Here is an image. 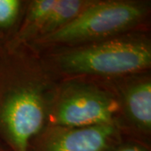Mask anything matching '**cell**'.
<instances>
[{
  "mask_svg": "<svg viewBox=\"0 0 151 151\" xmlns=\"http://www.w3.org/2000/svg\"><path fill=\"white\" fill-rule=\"evenodd\" d=\"M119 151H143L140 148L136 147V146H129V147H125L124 149L120 150Z\"/></svg>",
  "mask_w": 151,
  "mask_h": 151,
  "instance_id": "obj_10",
  "label": "cell"
},
{
  "mask_svg": "<svg viewBox=\"0 0 151 151\" xmlns=\"http://www.w3.org/2000/svg\"><path fill=\"white\" fill-rule=\"evenodd\" d=\"M128 109L132 118L144 128L151 126V85L142 82L130 89L126 97Z\"/></svg>",
  "mask_w": 151,
  "mask_h": 151,
  "instance_id": "obj_6",
  "label": "cell"
},
{
  "mask_svg": "<svg viewBox=\"0 0 151 151\" xmlns=\"http://www.w3.org/2000/svg\"><path fill=\"white\" fill-rule=\"evenodd\" d=\"M142 9L134 4L108 2L86 7L65 25L49 34L51 41H71L118 32L138 20Z\"/></svg>",
  "mask_w": 151,
  "mask_h": 151,
  "instance_id": "obj_2",
  "label": "cell"
},
{
  "mask_svg": "<svg viewBox=\"0 0 151 151\" xmlns=\"http://www.w3.org/2000/svg\"><path fill=\"white\" fill-rule=\"evenodd\" d=\"M150 47L135 41L113 40L81 49L61 59L65 70L78 73L118 75L145 69L150 65Z\"/></svg>",
  "mask_w": 151,
  "mask_h": 151,
  "instance_id": "obj_1",
  "label": "cell"
},
{
  "mask_svg": "<svg viewBox=\"0 0 151 151\" xmlns=\"http://www.w3.org/2000/svg\"><path fill=\"white\" fill-rule=\"evenodd\" d=\"M19 6L18 0H0V28L9 27L14 23Z\"/></svg>",
  "mask_w": 151,
  "mask_h": 151,
  "instance_id": "obj_9",
  "label": "cell"
},
{
  "mask_svg": "<svg viewBox=\"0 0 151 151\" xmlns=\"http://www.w3.org/2000/svg\"><path fill=\"white\" fill-rule=\"evenodd\" d=\"M113 132L112 124L72 129L53 140L49 151H103Z\"/></svg>",
  "mask_w": 151,
  "mask_h": 151,
  "instance_id": "obj_5",
  "label": "cell"
},
{
  "mask_svg": "<svg viewBox=\"0 0 151 151\" xmlns=\"http://www.w3.org/2000/svg\"><path fill=\"white\" fill-rule=\"evenodd\" d=\"M86 2L79 0H56L55 5L41 26L45 32H54L73 20L87 7Z\"/></svg>",
  "mask_w": 151,
  "mask_h": 151,
  "instance_id": "obj_7",
  "label": "cell"
},
{
  "mask_svg": "<svg viewBox=\"0 0 151 151\" xmlns=\"http://www.w3.org/2000/svg\"><path fill=\"white\" fill-rule=\"evenodd\" d=\"M43 120V103L34 90L12 92L0 103V127L18 151L28 150L29 141Z\"/></svg>",
  "mask_w": 151,
  "mask_h": 151,
  "instance_id": "obj_3",
  "label": "cell"
},
{
  "mask_svg": "<svg viewBox=\"0 0 151 151\" xmlns=\"http://www.w3.org/2000/svg\"><path fill=\"white\" fill-rule=\"evenodd\" d=\"M117 104L94 92L76 93L64 100L55 116V123L70 127L112 124Z\"/></svg>",
  "mask_w": 151,
  "mask_h": 151,
  "instance_id": "obj_4",
  "label": "cell"
},
{
  "mask_svg": "<svg viewBox=\"0 0 151 151\" xmlns=\"http://www.w3.org/2000/svg\"><path fill=\"white\" fill-rule=\"evenodd\" d=\"M56 0H38L33 2L29 14V21L41 27L53 9Z\"/></svg>",
  "mask_w": 151,
  "mask_h": 151,
  "instance_id": "obj_8",
  "label": "cell"
}]
</instances>
